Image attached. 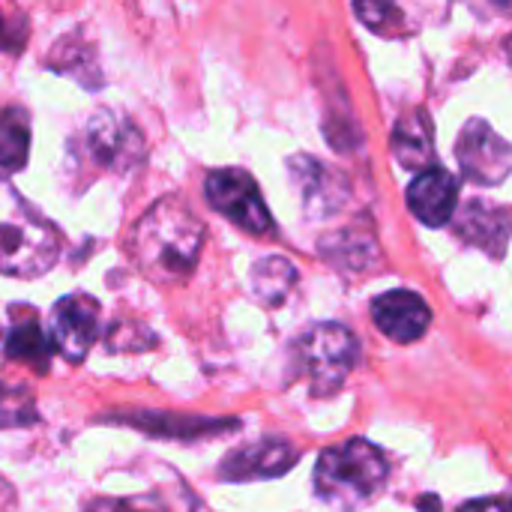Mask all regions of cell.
Masks as SVG:
<instances>
[{"label":"cell","mask_w":512,"mask_h":512,"mask_svg":"<svg viewBox=\"0 0 512 512\" xmlns=\"http://www.w3.org/2000/svg\"><path fill=\"white\" fill-rule=\"evenodd\" d=\"M204 222L180 198L156 201L129 234V255L135 267L159 282L177 285L192 276L204 249Z\"/></svg>","instance_id":"6da1fadb"},{"label":"cell","mask_w":512,"mask_h":512,"mask_svg":"<svg viewBox=\"0 0 512 512\" xmlns=\"http://www.w3.org/2000/svg\"><path fill=\"white\" fill-rule=\"evenodd\" d=\"M390 477V462L381 447L351 438L318 456L315 495L333 512H360L372 504Z\"/></svg>","instance_id":"7a4b0ae2"},{"label":"cell","mask_w":512,"mask_h":512,"mask_svg":"<svg viewBox=\"0 0 512 512\" xmlns=\"http://www.w3.org/2000/svg\"><path fill=\"white\" fill-rule=\"evenodd\" d=\"M60 255V234L21 192L0 180V273L15 279L45 276Z\"/></svg>","instance_id":"3957f363"},{"label":"cell","mask_w":512,"mask_h":512,"mask_svg":"<svg viewBox=\"0 0 512 512\" xmlns=\"http://www.w3.org/2000/svg\"><path fill=\"white\" fill-rule=\"evenodd\" d=\"M300 369L309 378V393L327 399L339 393L360 360L357 336L342 324H315L297 342Z\"/></svg>","instance_id":"277c9868"},{"label":"cell","mask_w":512,"mask_h":512,"mask_svg":"<svg viewBox=\"0 0 512 512\" xmlns=\"http://www.w3.org/2000/svg\"><path fill=\"white\" fill-rule=\"evenodd\" d=\"M207 204L222 213L228 222L249 234H267L273 228V216L258 192V183L243 168H219L207 174L204 183Z\"/></svg>","instance_id":"5b68a950"},{"label":"cell","mask_w":512,"mask_h":512,"mask_svg":"<svg viewBox=\"0 0 512 512\" xmlns=\"http://www.w3.org/2000/svg\"><path fill=\"white\" fill-rule=\"evenodd\" d=\"M87 147L99 168L129 174L147 153L141 129L120 111L99 108L87 123Z\"/></svg>","instance_id":"8992f818"},{"label":"cell","mask_w":512,"mask_h":512,"mask_svg":"<svg viewBox=\"0 0 512 512\" xmlns=\"http://www.w3.org/2000/svg\"><path fill=\"white\" fill-rule=\"evenodd\" d=\"M288 177H291V186L297 189L303 213L309 219H330V216L342 213L351 198L348 177L315 156H306V153L291 156Z\"/></svg>","instance_id":"52a82bcc"},{"label":"cell","mask_w":512,"mask_h":512,"mask_svg":"<svg viewBox=\"0 0 512 512\" xmlns=\"http://www.w3.org/2000/svg\"><path fill=\"white\" fill-rule=\"evenodd\" d=\"M456 159L465 180L477 186H501L510 177V144L480 117L468 120L456 141Z\"/></svg>","instance_id":"ba28073f"},{"label":"cell","mask_w":512,"mask_h":512,"mask_svg":"<svg viewBox=\"0 0 512 512\" xmlns=\"http://www.w3.org/2000/svg\"><path fill=\"white\" fill-rule=\"evenodd\" d=\"M99 339V303L90 294H66L51 309V348L66 363H81Z\"/></svg>","instance_id":"9c48e42d"},{"label":"cell","mask_w":512,"mask_h":512,"mask_svg":"<svg viewBox=\"0 0 512 512\" xmlns=\"http://www.w3.org/2000/svg\"><path fill=\"white\" fill-rule=\"evenodd\" d=\"M372 321L390 342L411 345L426 336L432 324V309L417 291L396 288L372 300Z\"/></svg>","instance_id":"30bf717a"},{"label":"cell","mask_w":512,"mask_h":512,"mask_svg":"<svg viewBox=\"0 0 512 512\" xmlns=\"http://www.w3.org/2000/svg\"><path fill=\"white\" fill-rule=\"evenodd\" d=\"M300 462V453L279 438H264L249 447L234 450L222 465L219 477L228 483H249V480H276L285 477Z\"/></svg>","instance_id":"8fae6325"},{"label":"cell","mask_w":512,"mask_h":512,"mask_svg":"<svg viewBox=\"0 0 512 512\" xmlns=\"http://www.w3.org/2000/svg\"><path fill=\"white\" fill-rule=\"evenodd\" d=\"M408 210L429 228H441L456 216L459 207V180L447 168H429L417 174L405 192Z\"/></svg>","instance_id":"7c38bea8"},{"label":"cell","mask_w":512,"mask_h":512,"mask_svg":"<svg viewBox=\"0 0 512 512\" xmlns=\"http://www.w3.org/2000/svg\"><path fill=\"white\" fill-rule=\"evenodd\" d=\"M453 231L462 243H471L495 258L507 255V240H510V210L492 201H468L459 216L450 219Z\"/></svg>","instance_id":"4fadbf2b"},{"label":"cell","mask_w":512,"mask_h":512,"mask_svg":"<svg viewBox=\"0 0 512 512\" xmlns=\"http://www.w3.org/2000/svg\"><path fill=\"white\" fill-rule=\"evenodd\" d=\"M390 147H393L396 162L408 171L423 174V171L435 168V129H432L429 111H423V108L408 111L393 126Z\"/></svg>","instance_id":"5bb4252c"},{"label":"cell","mask_w":512,"mask_h":512,"mask_svg":"<svg viewBox=\"0 0 512 512\" xmlns=\"http://www.w3.org/2000/svg\"><path fill=\"white\" fill-rule=\"evenodd\" d=\"M111 423H126L141 429L153 438H204L222 435L225 429H237V420H204V417H177V414H156V411H129L120 417H108Z\"/></svg>","instance_id":"9a60e30c"},{"label":"cell","mask_w":512,"mask_h":512,"mask_svg":"<svg viewBox=\"0 0 512 512\" xmlns=\"http://www.w3.org/2000/svg\"><path fill=\"white\" fill-rule=\"evenodd\" d=\"M318 252L339 270L348 273H366L381 264V249L372 231L366 228H342L336 234H327L318 243Z\"/></svg>","instance_id":"2e32d148"},{"label":"cell","mask_w":512,"mask_h":512,"mask_svg":"<svg viewBox=\"0 0 512 512\" xmlns=\"http://www.w3.org/2000/svg\"><path fill=\"white\" fill-rule=\"evenodd\" d=\"M6 357L15 360V363H24L30 369H36L39 375L48 372V360H51V342L48 336L42 333L39 327V318L18 306L15 309V321L9 327V336H6V345H3Z\"/></svg>","instance_id":"e0dca14e"},{"label":"cell","mask_w":512,"mask_h":512,"mask_svg":"<svg viewBox=\"0 0 512 512\" xmlns=\"http://www.w3.org/2000/svg\"><path fill=\"white\" fill-rule=\"evenodd\" d=\"M297 282H300L297 267L282 255L261 258L249 273V288L264 306H282L297 288Z\"/></svg>","instance_id":"ac0fdd59"},{"label":"cell","mask_w":512,"mask_h":512,"mask_svg":"<svg viewBox=\"0 0 512 512\" xmlns=\"http://www.w3.org/2000/svg\"><path fill=\"white\" fill-rule=\"evenodd\" d=\"M48 66L54 72H60V75H72L84 87H93L96 90L102 84V72H99V63H96V51H93V45H87L81 39V33H72V36L60 39L51 48Z\"/></svg>","instance_id":"d6986e66"},{"label":"cell","mask_w":512,"mask_h":512,"mask_svg":"<svg viewBox=\"0 0 512 512\" xmlns=\"http://www.w3.org/2000/svg\"><path fill=\"white\" fill-rule=\"evenodd\" d=\"M30 153V117L24 108L0 111V168L21 171Z\"/></svg>","instance_id":"ffe728a7"},{"label":"cell","mask_w":512,"mask_h":512,"mask_svg":"<svg viewBox=\"0 0 512 512\" xmlns=\"http://www.w3.org/2000/svg\"><path fill=\"white\" fill-rule=\"evenodd\" d=\"M39 423L36 399L24 384L0 381V429H30Z\"/></svg>","instance_id":"44dd1931"},{"label":"cell","mask_w":512,"mask_h":512,"mask_svg":"<svg viewBox=\"0 0 512 512\" xmlns=\"http://www.w3.org/2000/svg\"><path fill=\"white\" fill-rule=\"evenodd\" d=\"M354 12H357V18L369 30H375L381 36H402V33H408V27H405L408 21H405V9L402 6L381 3V0H360V3H354Z\"/></svg>","instance_id":"7402d4cb"},{"label":"cell","mask_w":512,"mask_h":512,"mask_svg":"<svg viewBox=\"0 0 512 512\" xmlns=\"http://www.w3.org/2000/svg\"><path fill=\"white\" fill-rule=\"evenodd\" d=\"M156 342H159L156 333L138 321H117L105 336V348L111 354H141L156 348Z\"/></svg>","instance_id":"603a6c76"},{"label":"cell","mask_w":512,"mask_h":512,"mask_svg":"<svg viewBox=\"0 0 512 512\" xmlns=\"http://www.w3.org/2000/svg\"><path fill=\"white\" fill-rule=\"evenodd\" d=\"M84 512H174L159 495H135V498H99Z\"/></svg>","instance_id":"cb8c5ba5"},{"label":"cell","mask_w":512,"mask_h":512,"mask_svg":"<svg viewBox=\"0 0 512 512\" xmlns=\"http://www.w3.org/2000/svg\"><path fill=\"white\" fill-rule=\"evenodd\" d=\"M459 512H510L507 504L501 498H480V501H471L465 507H459Z\"/></svg>","instance_id":"d4e9b609"},{"label":"cell","mask_w":512,"mask_h":512,"mask_svg":"<svg viewBox=\"0 0 512 512\" xmlns=\"http://www.w3.org/2000/svg\"><path fill=\"white\" fill-rule=\"evenodd\" d=\"M12 504H15V492L6 486V480L0 477V512H9L12 510Z\"/></svg>","instance_id":"484cf974"},{"label":"cell","mask_w":512,"mask_h":512,"mask_svg":"<svg viewBox=\"0 0 512 512\" xmlns=\"http://www.w3.org/2000/svg\"><path fill=\"white\" fill-rule=\"evenodd\" d=\"M9 45H21V42L12 39V30L6 27V21H3V15H0V51H9Z\"/></svg>","instance_id":"4316f807"},{"label":"cell","mask_w":512,"mask_h":512,"mask_svg":"<svg viewBox=\"0 0 512 512\" xmlns=\"http://www.w3.org/2000/svg\"><path fill=\"white\" fill-rule=\"evenodd\" d=\"M417 510H420V512H441V501H438L435 495H423V498L417 501Z\"/></svg>","instance_id":"83f0119b"}]
</instances>
